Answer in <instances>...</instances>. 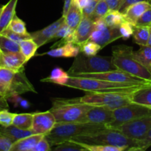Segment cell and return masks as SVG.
<instances>
[{"label": "cell", "mask_w": 151, "mask_h": 151, "mask_svg": "<svg viewBox=\"0 0 151 151\" xmlns=\"http://www.w3.org/2000/svg\"><path fill=\"white\" fill-rule=\"evenodd\" d=\"M113 120V110L105 106H94L86 112L84 118V122L104 125Z\"/></svg>", "instance_id": "14"}, {"label": "cell", "mask_w": 151, "mask_h": 151, "mask_svg": "<svg viewBox=\"0 0 151 151\" xmlns=\"http://www.w3.org/2000/svg\"><path fill=\"white\" fill-rule=\"evenodd\" d=\"M79 47L80 52H82L85 54L86 55L88 56L96 55L102 50L101 47L99 44L94 42V41H90V40L86 41Z\"/></svg>", "instance_id": "33"}, {"label": "cell", "mask_w": 151, "mask_h": 151, "mask_svg": "<svg viewBox=\"0 0 151 151\" xmlns=\"http://www.w3.org/2000/svg\"><path fill=\"white\" fill-rule=\"evenodd\" d=\"M15 114L11 113L8 109L0 111V126L7 127L13 124V116Z\"/></svg>", "instance_id": "38"}, {"label": "cell", "mask_w": 151, "mask_h": 151, "mask_svg": "<svg viewBox=\"0 0 151 151\" xmlns=\"http://www.w3.org/2000/svg\"><path fill=\"white\" fill-rule=\"evenodd\" d=\"M82 18V10L72 1V4L68 10V12L64 16L65 23L68 26L70 27L72 29H75V28L79 24Z\"/></svg>", "instance_id": "23"}, {"label": "cell", "mask_w": 151, "mask_h": 151, "mask_svg": "<svg viewBox=\"0 0 151 151\" xmlns=\"http://www.w3.org/2000/svg\"><path fill=\"white\" fill-rule=\"evenodd\" d=\"M134 26L132 24L127 22L126 20L123 21L119 26V32H120L122 38H123L124 40L128 39L132 35L133 32H134Z\"/></svg>", "instance_id": "36"}, {"label": "cell", "mask_w": 151, "mask_h": 151, "mask_svg": "<svg viewBox=\"0 0 151 151\" xmlns=\"http://www.w3.org/2000/svg\"><path fill=\"white\" fill-rule=\"evenodd\" d=\"M51 150L55 151H86V149L82 145L75 142L67 140L60 144L55 145L54 148H51Z\"/></svg>", "instance_id": "32"}, {"label": "cell", "mask_w": 151, "mask_h": 151, "mask_svg": "<svg viewBox=\"0 0 151 151\" xmlns=\"http://www.w3.org/2000/svg\"><path fill=\"white\" fill-rule=\"evenodd\" d=\"M147 83H114L96 78L69 75L65 86L83 90L86 92H124L134 93L150 85Z\"/></svg>", "instance_id": "1"}, {"label": "cell", "mask_w": 151, "mask_h": 151, "mask_svg": "<svg viewBox=\"0 0 151 151\" xmlns=\"http://www.w3.org/2000/svg\"><path fill=\"white\" fill-rule=\"evenodd\" d=\"M8 29H10V30L13 31V32H16L18 34H22V35H27L29 32L27 30L26 24H25L24 22L20 19V18L16 16V14L15 15L14 17L13 18V19L10 22V24L8 26Z\"/></svg>", "instance_id": "34"}, {"label": "cell", "mask_w": 151, "mask_h": 151, "mask_svg": "<svg viewBox=\"0 0 151 151\" xmlns=\"http://www.w3.org/2000/svg\"><path fill=\"white\" fill-rule=\"evenodd\" d=\"M69 75L67 72H65L60 67H55L52 69L50 76L41 79V82L52 83L58 84L60 86H64L67 81Z\"/></svg>", "instance_id": "26"}, {"label": "cell", "mask_w": 151, "mask_h": 151, "mask_svg": "<svg viewBox=\"0 0 151 151\" xmlns=\"http://www.w3.org/2000/svg\"><path fill=\"white\" fill-rule=\"evenodd\" d=\"M110 10H119L123 0H105Z\"/></svg>", "instance_id": "46"}, {"label": "cell", "mask_w": 151, "mask_h": 151, "mask_svg": "<svg viewBox=\"0 0 151 151\" xmlns=\"http://www.w3.org/2000/svg\"><path fill=\"white\" fill-rule=\"evenodd\" d=\"M20 52L19 44L10 39L5 35L0 34V53L18 52Z\"/></svg>", "instance_id": "31"}, {"label": "cell", "mask_w": 151, "mask_h": 151, "mask_svg": "<svg viewBox=\"0 0 151 151\" xmlns=\"http://www.w3.org/2000/svg\"><path fill=\"white\" fill-rule=\"evenodd\" d=\"M18 0H10L0 7V34L8 27L10 22L16 15Z\"/></svg>", "instance_id": "19"}, {"label": "cell", "mask_w": 151, "mask_h": 151, "mask_svg": "<svg viewBox=\"0 0 151 151\" xmlns=\"http://www.w3.org/2000/svg\"><path fill=\"white\" fill-rule=\"evenodd\" d=\"M147 46L151 47V24L149 26V36H148V40H147Z\"/></svg>", "instance_id": "50"}, {"label": "cell", "mask_w": 151, "mask_h": 151, "mask_svg": "<svg viewBox=\"0 0 151 151\" xmlns=\"http://www.w3.org/2000/svg\"><path fill=\"white\" fill-rule=\"evenodd\" d=\"M94 22L90 17L83 16L82 19L74 32V44L81 46L89 39L91 32L94 30Z\"/></svg>", "instance_id": "16"}, {"label": "cell", "mask_w": 151, "mask_h": 151, "mask_svg": "<svg viewBox=\"0 0 151 151\" xmlns=\"http://www.w3.org/2000/svg\"><path fill=\"white\" fill-rule=\"evenodd\" d=\"M98 2L97 1H89L87 5L84 7L82 10V14L83 16H87L90 17L92 13L94 12V8H95L97 3Z\"/></svg>", "instance_id": "45"}, {"label": "cell", "mask_w": 151, "mask_h": 151, "mask_svg": "<svg viewBox=\"0 0 151 151\" xmlns=\"http://www.w3.org/2000/svg\"><path fill=\"white\" fill-rule=\"evenodd\" d=\"M80 47L74 43L69 42L63 45L52 48L50 51L41 54V55H47L52 58H75L79 54Z\"/></svg>", "instance_id": "18"}, {"label": "cell", "mask_w": 151, "mask_h": 151, "mask_svg": "<svg viewBox=\"0 0 151 151\" xmlns=\"http://www.w3.org/2000/svg\"><path fill=\"white\" fill-rule=\"evenodd\" d=\"M76 76L96 78V79L104 80V81H110V82L123 83H150L139 78H137V77L133 76V75L122 70H119V69L97 72V73L80 74Z\"/></svg>", "instance_id": "11"}, {"label": "cell", "mask_w": 151, "mask_h": 151, "mask_svg": "<svg viewBox=\"0 0 151 151\" xmlns=\"http://www.w3.org/2000/svg\"><path fill=\"white\" fill-rule=\"evenodd\" d=\"M147 108H149V109H151V106H147Z\"/></svg>", "instance_id": "52"}, {"label": "cell", "mask_w": 151, "mask_h": 151, "mask_svg": "<svg viewBox=\"0 0 151 151\" xmlns=\"http://www.w3.org/2000/svg\"><path fill=\"white\" fill-rule=\"evenodd\" d=\"M151 147V129L139 141H137V145L132 151H144Z\"/></svg>", "instance_id": "37"}, {"label": "cell", "mask_w": 151, "mask_h": 151, "mask_svg": "<svg viewBox=\"0 0 151 151\" xmlns=\"http://www.w3.org/2000/svg\"><path fill=\"white\" fill-rule=\"evenodd\" d=\"M32 134H33V132L31 131V129L24 130L13 125L7 127L0 126V135L7 137L13 142Z\"/></svg>", "instance_id": "22"}, {"label": "cell", "mask_w": 151, "mask_h": 151, "mask_svg": "<svg viewBox=\"0 0 151 151\" xmlns=\"http://www.w3.org/2000/svg\"><path fill=\"white\" fill-rule=\"evenodd\" d=\"M106 24L109 27H119L123 21H125L123 14L119 10H109L106 16L103 17Z\"/></svg>", "instance_id": "30"}, {"label": "cell", "mask_w": 151, "mask_h": 151, "mask_svg": "<svg viewBox=\"0 0 151 151\" xmlns=\"http://www.w3.org/2000/svg\"><path fill=\"white\" fill-rule=\"evenodd\" d=\"M133 57L151 73V47L142 46L139 50L133 52Z\"/></svg>", "instance_id": "24"}, {"label": "cell", "mask_w": 151, "mask_h": 151, "mask_svg": "<svg viewBox=\"0 0 151 151\" xmlns=\"http://www.w3.org/2000/svg\"><path fill=\"white\" fill-rule=\"evenodd\" d=\"M115 69H117L112 62L111 56H88L79 52L75 57L67 73L70 76H76L80 74L97 73Z\"/></svg>", "instance_id": "7"}, {"label": "cell", "mask_w": 151, "mask_h": 151, "mask_svg": "<svg viewBox=\"0 0 151 151\" xmlns=\"http://www.w3.org/2000/svg\"><path fill=\"white\" fill-rule=\"evenodd\" d=\"M88 151H125L124 148L111 145H83Z\"/></svg>", "instance_id": "40"}, {"label": "cell", "mask_w": 151, "mask_h": 151, "mask_svg": "<svg viewBox=\"0 0 151 151\" xmlns=\"http://www.w3.org/2000/svg\"><path fill=\"white\" fill-rule=\"evenodd\" d=\"M50 111L56 122H84L86 114L94 106L81 103L80 98L53 99Z\"/></svg>", "instance_id": "5"}, {"label": "cell", "mask_w": 151, "mask_h": 151, "mask_svg": "<svg viewBox=\"0 0 151 151\" xmlns=\"http://www.w3.org/2000/svg\"><path fill=\"white\" fill-rule=\"evenodd\" d=\"M109 6H108L106 1L105 0H100L97 3L94 12L90 16V18L94 21L97 19H100V18H103L109 12Z\"/></svg>", "instance_id": "35"}, {"label": "cell", "mask_w": 151, "mask_h": 151, "mask_svg": "<svg viewBox=\"0 0 151 151\" xmlns=\"http://www.w3.org/2000/svg\"><path fill=\"white\" fill-rule=\"evenodd\" d=\"M132 35L136 44L140 47L146 46L149 36V26H134Z\"/></svg>", "instance_id": "29"}, {"label": "cell", "mask_w": 151, "mask_h": 151, "mask_svg": "<svg viewBox=\"0 0 151 151\" xmlns=\"http://www.w3.org/2000/svg\"><path fill=\"white\" fill-rule=\"evenodd\" d=\"M151 24V8L146 10L136 22L134 26H150Z\"/></svg>", "instance_id": "41"}, {"label": "cell", "mask_w": 151, "mask_h": 151, "mask_svg": "<svg viewBox=\"0 0 151 151\" xmlns=\"http://www.w3.org/2000/svg\"><path fill=\"white\" fill-rule=\"evenodd\" d=\"M132 93L124 92H87L83 97H80V101L83 103L92 106H106L108 103L117 99L122 98L127 94Z\"/></svg>", "instance_id": "13"}, {"label": "cell", "mask_w": 151, "mask_h": 151, "mask_svg": "<svg viewBox=\"0 0 151 151\" xmlns=\"http://www.w3.org/2000/svg\"><path fill=\"white\" fill-rule=\"evenodd\" d=\"M142 1L148 2L151 4V0H123V1H122V4H121L120 7H119V11L120 12V13H123L129 6L132 5V4H136V3L142 2Z\"/></svg>", "instance_id": "44"}, {"label": "cell", "mask_w": 151, "mask_h": 151, "mask_svg": "<svg viewBox=\"0 0 151 151\" xmlns=\"http://www.w3.org/2000/svg\"><path fill=\"white\" fill-rule=\"evenodd\" d=\"M37 93L33 85L25 75L24 67L19 71L0 66V97L8 100L16 94Z\"/></svg>", "instance_id": "4"}, {"label": "cell", "mask_w": 151, "mask_h": 151, "mask_svg": "<svg viewBox=\"0 0 151 151\" xmlns=\"http://www.w3.org/2000/svg\"><path fill=\"white\" fill-rule=\"evenodd\" d=\"M1 34L5 35L6 37L9 38L10 39L13 40V41L18 43V44H19V43H20L22 41H23V40L27 39V38H31L29 33L27 34V35L18 34V33H16V32H13V31H11L10 29H8V28H7L6 29H4V30L3 31Z\"/></svg>", "instance_id": "39"}, {"label": "cell", "mask_w": 151, "mask_h": 151, "mask_svg": "<svg viewBox=\"0 0 151 151\" xmlns=\"http://www.w3.org/2000/svg\"><path fill=\"white\" fill-rule=\"evenodd\" d=\"M51 150V146L45 138V136L35 145L32 151H50Z\"/></svg>", "instance_id": "42"}, {"label": "cell", "mask_w": 151, "mask_h": 151, "mask_svg": "<svg viewBox=\"0 0 151 151\" xmlns=\"http://www.w3.org/2000/svg\"><path fill=\"white\" fill-rule=\"evenodd\" d=\"M134 49L127 45L112 47V62L116 68L151 83V73L133 57Z\"/></svg>", "instance_id": "6"}, {"label": "cell", "mask_w": 151, "mask_h": 151, "mask_svg": "<svg viewBox=\"0 0 151 151\" xmlns=\"http://www.w3.org/2000/svg\"><path fill=\"white\" fill-rule=\"evenodd\" d=\"M99 1L100 0H88V1Z\"/></svg>", "instance_id": "51"}, {"label": "cell", "mask_w": 151, "mask_h": 151, "mask_svg": "<svg viewBox=\"0 0 151 151\" xmlns=\"http://www.w3.org/2000/svg\"><path fill=\"white\" fill-rule=\"evenodd\" d=\"M151 8V4L148 2H138L129 6L126 9L123 14L125 20L130 22L133 25H135L137 19L145 13L146 10Z\"/></svg>", "instance_id": "20"}, {"label": "cell", "mask_w": 151, "mask_h": 151, "mask_svg": "<svg viewBox=\"0 0 151 151\" xmlns=\"http://www.w3.org/2000/svg\"><path fill=\"white\" fill-rule=\"evenodd\" d=\"M72 0H64V4H63V13H62V16L64 17L66 16V13L68 12L69 7H70L71 4H72Z\"/></svg>", "instance_id": "48"}, {"label": "cell", "mask_w": 151, "mask_h": 151, "mask_svg": "<svg viewBox=\"0 0 151 151\" xmlns=\"http://www.w3.org/2000/svg\"><path fill=\"white\" fill-rule=\"evenodd\" d=\"M107 128L104 125L88 122H56L54 128L45 135V138L52 147L77 136L92 134Z\"/></svg>", "instance_id": "3"}, {"label": "cell", "mask_w": 151, "mask_h": 151, "mask_svg": "<svg viewBox=\"0 0 151 151\" xmlns=\"http://www.w3.org/2000/svg\"><path fill=\"white\" fill-rule=\"evenodd\" d=\"M25 57L20 52L0 53V66L11 69L13 71H19L24 67L26 63Z\"/></svg>", "instance_id": "17"}, {"label": "cell", "mask_w": 151, "mask_h": 151, "mask_svg": "<svg viewBox=\"0 0 151 151\" xmlns=\"http://www.w3.org/2000/svg\"><path fill=\"white\" fill-rule=\"evenodd\" d=\"M63 22H64V17L61 16L60 19H58L49 26L44 27V29L30 32L29 35H30L31 38L36 43L38 47H42L45 44L52 41L53 35L55 34V32H57V30L60 28Z\"/></svg>", "instance_id": "15"}, {"label": "cell", "mask_w": 151, "mask_h": 151, "mask_svg": "<svg viewBox=\"0 0 151 151\" xmlns=\"http://www.w3.org/2000/svg\"><path fill=\"white\" fill-rule=\"evenodd\" d=\"M94 30L91 32L88 40L97 43L102 49L122 38L119 27H109L105 23L103 18L94 20Z\"/></svg>", "instance_id": "9"}, {"label": "cell", "mask_w": 151, "mask_h": 151, "mask_svg": "<svg viewBox=\"0 0 151 151\" xmlns=\"http://www.w3.org/2000/svg\"><path fill=\"white\" fill-rule=\"evenodd\" d=\"M56 124L55 118L50 111L32 114L31 131L33 134L47 135Z\"/></svg>", "instance_id": "12"}, {"label": "cell", "mask_w": 151, "mask_h": 151, "mask_svg": "<svg viewBox=\"0 0 151 151\" xmlns=\"http://www.w3.org/2000/svg\"><path fill=\"white\" fill-rule=\"evenodd\" d=\"M44 134H33L13 142L10 151H32L35 145L43 138Z\"/></svg>", "instance_id": "21"}, {"label": "cell", "mask_w": 151, "mask_h": 151, "mask_svg": "<svg viewBox=\"0 0 151 151\" xmlns=\"http://www.w3.org/2000/svg\"><path fill=\"white\" fill-rule=\"evenodd\" d=\"M13 142L7 137L0 135V151H10Z\"/></svg>", "instance_id": "43"}, {"label": "cell", "mask_w": 151, "mask_h": 151, "mask_svg": "<svg viewBox=\"0 0 151 151\" xmlns=\"http://www.w3.org/2000/svg\"><path fill=\"white\" fill-rule=\"evenodd\" d=\"M150 114L151 109L147 106L131 103L127 106L114 109L113 111L114 120L106 126L109 128H114L122 124Z\"/></svg>", "instance_id": "8"}, {"label": "cell", "mask_w": 151, "mask_h": 151, "mask_svg": "<svg viewBox=\"0 0 151 151\" xmlns=\"http://www.w3.org/2000/svg\"><path fill=\"white\" fill-rule=\"evenodd\" d=\"M69 140L82 145H111L122 147L125 150H133L137 143V141L125 137L117 130L109 128L92 134L77 136Z\"/></svg>", "instance_id": "2"}, {"label": "cell", "mask_w": 151, "mask_h": 151, "mask_svg": "<svg viewBox=\"0 0 151 151\" xmlns=\"http://www.w3.org/2000/svg\"><path fill=\"white\" fill-rule=\"evenodd\" d=\"M9 106L7 103V100L3 97H0V111L4 109H8Z\"/></svg>", "instance_id": "49"}, {"label": "cell", "mask_w": 151, "mask_h": 151, "mask_svg": "<svg viewBox=\"0 0 151 151\" xmlns=\"http://www.w3.org/2000/svg\"><path fill=\"white\" fill-rule=\"evenodd\" d=\"M131 103L145 106H151V84L133 93Z\"/></svg>", "instance_id": "25"}, {"label": "cell", "mask_w": 151, "mask_h": 151, "mask_svg": "<svg viewBox=\"0 0 151 151\" xmlns=\"http://www.w3.org/2000/svg\"><path fill=\"white\" fill-rule=\"evenodd\" d=\"M19 44L20 52L25 57L26 62L29 61L32 57L35 56L38 48L36 43L31 38L23 40Z\"/></svg>", "instance_id": "27"}, {"label": "cell", "mask_w": 151, "mask_h": 151, "mask_svg": "<svg viewBox=\"0 0 151 151\" xmlns=\"http://www.w3.org/2000/svg\"><path fill=\"white\" fill-rule=\"evenodd\" d=\"M72 2L76 4L81 10L87 5L88 3V0H72Z\"/></svg>", "instance_id": "47"}, {"label": "cell", "mask_w": 151, "mask_h": 151, "mask_svg": "<svg viewBox=\"0 0 151 151\" xmlns=\"http://www.w3.org/2000/svg\"><path fill=\"white\" fill-rule=\"evenodd\" d=\"M114 129L131 139L139 141L151 129V114L122 124Z\"/></svg>", "instance_id": "10"}, {"label": "cell", "mask_w": 151, "mask_h": 151, "mask_svg": "<svg viewBox=\"0 0 151 151\" xmlns=\"http://www.w3.org/2000/svg\"><path fill=\"white\" fill-rule=\"evenodd\" d=\"M32 122V114H15L12 125L24 130H30Z\"/></svg>", "instance_id": "28"}]
</instances>
